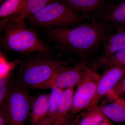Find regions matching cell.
Wrapping results in <instances>:
<instances>
[{"label":"cell","instance_id":"17","mask_svg":"<svg viewBox=\"0 0 125 125\" xmlns=\"http://www.w3.org/2000/svg\"><path fill=\"white\" fill-rule=\"evenodd\" d=\"M79 121L80 125H99L105 120H109L101 112L97 105L88 108Z\"/></svg>","mask_w":125,"mask_h":125},{"label":"cell","instance_id":"14","mask_svg":"<svg viewBox=\"0 0 125 125\" xmlns=\"http://www.w3.org/2000/svg\"><path fill=\"white\" fill-rule=\"evenodd\" d=\"M115 32L104 45V55L97 60H103L125 48V31L115 28Z\"/></svg>","mask_w":125,"mask_h":125},{"label":"cell","instance_id":"24","mask_svg":"<svg viewBox=\"0 0 125 125\" xmlns=\"http://www.w3.org/2000/svg\"><path fill=\"white\" fill-rule=\"evenodd\" d=\"M79 117H77L76 119L72 121L70 125H80L79 122L78 121Z\"/></svg>","mask_w":125,"mask_h":125},{"label":"cell","instance_id":"5","mask_svg":"<svg viewBox=\"0 0 125 125\" xmlns=\"http://www.w3.org/2000/svg\"><path fill=\"white\" fill-rule=\"evenodd\" d=\"M28 89L15 81L0 105V113L7 125H26L35 97L29 94Z\"/></svg>","mask_w":125,"mask_h":125},{"label":"cell","instance_id":"20","mask_svg":"<svg viewBox=\"0 0 125 125\" xmlns=\"http://www.w3.org/2000/svg\"><path fill=\"white\" fill-rule=\"evenodd\" d=\"M13 69L0 77V105L4 101L10 88L15 82L13 78Z\"/></svg>","mask_w":125,"mask_h":125},{"label":"cell","instance_id":"26","mask_svg":"<svg viewBox=\"0 0 125 125\" xmlns=\"http://www.w3.org/2000/svg\"><path fill=\"white\" fill-rule=\"evenodd\" d=\"M114 28L118 29L121 30H123V31H125V24L120 25V26H117V27H115Z\"/></svg>","mask_w":125,"mask_h":125},{"label":"cell","instance_id":"21","mask_svg":"<svg viewBox=\"0 0 125 125\" xmlns=\"http://www.w3.org/2000/svg\"><path fill=\"white\" fill-rule=\"evenodd\" d=\"M125 95V75L115 87L108 93L107 99L110 101Z\"/></svg>","mask_w":125,"mask_h":125},{"label":"cell","instance_id":"12","mask_svg":"<svg viewBox=\"0 0 125 125\" xmlns=\"http://www.w3.org/2000/svg\"><path fill=\"white\" fill-rule=\"evenodd\" d=\"M50 94H40L35 96L30 118L31 125H38L47 115L49 109Z\"/></svg>","mask_w":125,"mask_h":125},{"label":"cell","instance_id":"13","mask_svg":"<svg viewBox=\"0 0 125 125\" xmlns=\"http://www.w3.org/2000/svg\"><path fill=\"white\" fill-rule=\"evenodd\" d=\"M55 0H27L17 13L5 19L13 21L24 20L33 15L47 4Z\"/></svg>","mask_w":125,"mask_h":125},{"label":"cell","instance_id":"9","mask_svg":"<svg viewBox=\"0 0 125 125\" xmlns=\"http://www.w3.org/2000/svg\"><path fill=\"white\" fill-rule=\"evenodd\" d=\"M74 87L64 90L60 99L52 125H70L73 117L70 115L73 102Z\"/></svg>","mask_w":125,"mask_h":125},{"label":"cell","instance_id":"11","mask_svg":"<svg viewBox=\"0 0 125 125\" xmlns=\"http://www.w3.org/2000/svg\"><path fill=\"white\" fill-rule=\"evenodd\" d=\"M86 20L95 18L107 5L108 0H64Z\"/></svg>","mask_w":125,"mask_h":125},{"label":"cell","instance_id":"27","mask_svg":"<svg viewBox=\"0 0 125 125\" xmlns=\"http://www.w3.org/2000/svg\"><path fill=\"white\" fill-rule=\"evenodd\" d=\"M4 0H0V4H1V3H2L3 1Z\"/></svg>","mask_w":125,"mask_h":125},{"label":"cell","instance_id":"28","mask_svg":"<svg viewBox=\"0 0 125 125\" xmlns=\"http://www.w3.org/2000/svg\"><path fill=\"white\" fill-rule=\"evenodd\" d=\"M63 0L64 1V0Z\"/></svg>","mask_w":125,"mask_h":125},{"label":"cell","instance_id":"19","mask_svg":"<svg viewBox=\"0 0 125 125\" xmlns=\"http://www.w3.org/2000/svg\"><path fill=\"white\" fill-rule=\"evenodd\" d=\"M27 0H5L0 6V18L5 19L17 13Z\"/></svg>","mask_w":125,"mask_h":125},{"label":"cell","instance_id":"18","mask_svg":"<svg viewBox=\"0 0 125 125\" xmlns=\"http://www.w3.org/2000/svg\"><path fill=\"white\" fill-rule=\"evenodd\" d=\"M64 90L59 88L52 89L49 97V109L46 118L38 125H52L57 106Z\"/></svg>","mask_w":125,"mask_h":125},{"label":"cell","instance_id":"25","mask_svg":"<svg viewBox=\"0 0 125 125\" xmlns=\"http://www.w3.org/2000/svg\"><path fill=\"white\" fill-rule=\"evenodd\" d=\"M99 125H111V124L109 122V120H107L103 121Z\"/></svg>","mask_w":125,"mask_h":125},{"label":"cell","instance_id":"6","mask_svg":"<svg viewBox=\"0 0 125 125\" xmlns=\"http://www.w3.org/2000/svg\"><path fill=\"white\" fill-rule=\"evenodd\" d=\"M100 77L95 70L91 67H85L73 96L70 112L72 116L73 117L81 111L92 106Z\"/></svg>","mask_w":125,"mask_h":125},{"label":"cell","instance_id":"1","mask_svg":"<svg viewBox=\"0 0 125 125\" xmlns=\"http://www.w3.org/2000/svg\"><path fill=\"white\" fill-rule=\"evenodd\" d=\"M46 36L60 51L73 53L81 62L89 65L96 58L100 47L105 45L115 29L109 25L92 19L71 28L44 30Z\"/></svg>","mask_w":125,"mask_h":125},{"label":"cell","instance_id":"22","mask_svg":"<svg viewBox=\"0 0 125 125\" xmlns=\"http://www.w3.org/2000/svg\"><path fill=\"white\" fill-rule=\"evenodd\" d=\"M113 101L121 104L123 106V107L125 108V99L121 98V97L118 98L116 99Z\"/></svg>","mask_w":125,"mask_h":125},{"label":"cell","instance_id":"8","mask_svg":"<svg viewBox=\"0 0 125 125\" xmlns=\"http://www.w3.org/2000/svg\"><path fill=\"white\" fill-rule=\"evenodd\" d=\"M125 75V67L114 66L106 69L100 77L92 106L96 105L102 98L107 95Z\"/></svg>","mask_w":125,"mask_h":125},{"label":"cell","instance_id":"7","mask_svg":"<svg viewBox=\"0 0 125 125\" xmlns=\"http://www.w3.org/2000/svg\"><path fill=\"white\" fill-rule=\"evenodd\" d=\"M87 66H88L81 62L69 65L62 68L48 80L34 85L30 89L42 90L59 88L65 90L73 87L79 83L83 71Z\"/></svg>","mask_w":125,"mask_h":125},{"label":"cell","instance_id":"10","mask_svg":"<svg viewBox=\"0 0 125 125\" xmlns=\"http://www.w3.org/2000/svg\"><path fill=\"white\" fill-rule=\"evenodd\" d=\"M94 18L114 28L125 24V0L117 4L109 1L105 9Z\"/></svg>","mask_w":125,"mask_h":125},{"label":"cell","instance_id":"3","mask_svg":"<svg viewBox=\"0 0 125 125\" xmlns=\"http://www.w3.org/2000/svg\"><path fill=\"white\" fill-rule=\"evenodd\" d=\"M0 30L4 32L0 39L1 47L7 52L28 55L55 51L41 39L35 29L27 27L24 21L0 20Z\"/></svg>","mask_w":125,"mask_h":125},{"label":"cell","instance_id":"2","mask_svg":"<svg viewBox=\"0 0 125 125\" xmlns=\"http://www.w3.org/2000/svg\"><path fill=\"white\" fill-rule=\"evenodd\" d=\"M26 55L21 61L15 81L28 88L48 80L62 68L72 64L56 51Z\"/></svg>","mask_w":125,"mask_h":125},{"label":"cell","instance_id":"15","mask_svg":"<svg viewBox=\"0 0 125 125\" xmlns=\"http://www.w3.org/2000/svg\"><path fill=\"white\" fill-rule=\"evenodd\" d=\"M99 107L101 112L108 119L116 123L125 122V109L120 104L113 101Z\"/></svg>","mask_w":125,"mask_h":125},{"label":"cell","instance_id":"23","mask_svg":"<svg viewBox=\"0 0 125 125\" xmlns=\"http://www.w3.org/2000/svg\"><path fill=\"white\" fill-rule=\"evenodd\" d=\"M0 125H7L6 119L1 113H0Z\"/></svg>","mask_w":125,"mask_h":125},{"label":"cell","instance_id":"16","mask_svg":"<svg viewBox=\"0 0 125 125\" xmlns=\"http://www.w3.org/2000/svg\"><path fill=\"white\" fill-rule=\"evenodd\" d=\"M114 66L125 67V48L116 52L108 57L103 60H97L91 67L94 70L105 68Z\"/></svg>","mask_w":125,"mask_h":125},{"label":"cell","instance_id":"4","mask_svg":"<svg viewBox=\"0 0 125 125\" xmlns=\"http://www.w3.org/2000/svg\"><path fill=\"white\" fill-rule=\"evenodd\" d=\"M82 14L63 0H55L24 21L34 28H68L85 22Z\"/></svg>","mask_w":125,"mask_h":125}]
</instances>
